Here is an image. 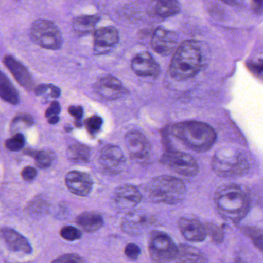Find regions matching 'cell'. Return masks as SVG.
I'll use <instances>...</instances> for the list:
<instances>
[{
  "instance_id": "obj_1",
  "label": "cell",
  "mask_w": 263,
  "mask_h": 263,
  "mask_svg": "<svg viewBox=\"0 0 263 263\" xmlns=\"http://www.w3.org/2000/svg\"><path fill=\"white\" fill-rule=\"evenodd\" d=\"M202 53L197 42L188 40L176 49L170 64L169 72L177 80L195 77L201 70Z\"/></svg>"
},
{
  "instance_id": "obj_2",
  "label": "cell",
  "mask_w": 263,
  "mask_h": 263,
  "mask_svg": "<svg viewBox=\"0 0 263 263\" xmlns=\"http://www.w3.org/2000/svg\"><path fill=\"white\" fill-rule=\"evenodd\" d=\"M171 133L185 146L199 153L209 150L216 141L214 129L209 125L201 122L179 123L173 126Z\"/></svg>"
},
{
  "instance_id": "obj_3",
  "label": "cell",
  "mask_w": 263,
  "mask_h": 263,
  "mask_svg": "<svg viewBox=\"0 0 263 263\" xmlns=\"http://www.w3.org/2000/svg\"><path fill=\"white\" fill-rule=\"evenodd\" d=\"M215 203L221 216L233 222H239L249 211L250 202L246 193L236 185L219 189L215 196Z\"/></svg>"
},
{
  "instance_id": "obj_4",
  "label": "cell",
  "mask_w": 263,
  "mask_h": 263,
  "mask_svg": "<svg viewBox=\"0 0 263 263\" xmlns=\"http://www.w3.org/2000/svg\"><path fill=\"white\" fill-rule=\"evenodd\" d=\"M147 197L155 203L177 204L185 199L186 188L174 176H161L153 179L145 190Z\"/></svg>"
},
{
  "instance_id": "obj_5",
  "label": "cell",
  "mask_w": 263,
  "mask_h": 263,
  "mask_svg": "<svg viewBox=\"0 0 263 263\" xmlns=\"http://www.w3.org/2000/svg\"><path fill=\"white\" fill-rule=\"evenodd\" d=\"M213 170L221 177H237L250 170V163L246 155L232 147L219 148L213 159Z\"/></svg>"
},
{
  "instance_id": "obj_6",
  "label": "cell",
  "mask_w": 263,
  "mask_h": 263,
  "mask_svg": "<svg viewBox=\"0 0 263 263\" xmlns=\"http://www.w3.org/2000/svg\"><path fill=\"white\" fill-rule=\"evenodd\" d=\"M29 33L32 41L43 49L57 50L63 46L61 32L50 20H36L32 23Z\"/></svg>"
},
{
  "instance_id": "obj_7",
  "label": "cell",
  "mask_w": 263,
  "mask_h": 263,
  "mask_svg": "<svg viewBox=\"0 0 263 263\" xmlns=\"http://www.w3.org/2000/svg\"><path fill=\"white\" fill-rule=\"evenodd\" d=\"M148 251L155 263H168L174 260L179 250L171 238L166 233L154 231L150 235Z\"/></svg>"
},
{
  "instance_id": "obj_8",
  "label": "cell",
  "mask_w": 263,
  "mask_h": 263,
  "mask_svg": "<svg viewBox=\"0 0 263 263\" xmlns=\"http://www.w3.org/2000/svg\"><path fill=\"white\" fill-rule=\"evenodd\" d=\"M162 162L176 173L187 177H194L199 173L196 159L182 152H167L162 156Z\"/></svg>"
},
{
  "instance_id": "obj_9",
  "label": "cell",
  "mask_w": 263,
  "mask_h": 263,
  "mask_svg": "<svg viewBox=\"0 0 263 263\" xmlns=\"http://www.w3.org/2000/svg\"><path fill=\"white\" fill-rule=\"evenodd\" d=\"M125 146L130 156L139 162L148 160L151 153V145L146 136L139 131H131L125 136Z\"/></svg>"
},
{
  "instance_id": "obj_10",
  "label": "cell",
  "mask_w": 263,
  "mask_h": 263,
  "mask_svg": "<svg viewBox=\"0 0 263 263\" xmlns=\"http://www.w3.org/2000/svg\"><path fill=\"white\" fill-rule=\"evenodd\" d=\"M154 217L149 213L142 210H134L124 217L121 230L127 234L137 236L149 228L150 226L154 223Z\"/></svg>"
},
{
  "instance_id": "obj_11",
  "label": "cell",
  "mask_w": 263,
  "mask_h": 263,
  "mask_svg": "<svg viewBox=\"0 0 263 263\" xmlns=\"http://www.w3.org/2000/svg\"><path fill=\"white\" fill-rule=\"evenodd\" d=\"M120 41L119 32L114 26H104L94 31V52L96 55L109 53Z\"/></svg>"
},
{
  "instance_id": "obj_12",
  "label": "cell",
  "mask_w": 263,
  "mask_h": 263,
  "mask_svg": "<svg viewBox=\"0 0 263 263\" xmlns=\"http://www.w3.org/2000/svg\"><path fill=\"white\" fill-rule=\"evenodd\" d=\"M99 162L105 172L111 174H117L123 170L126 159L118 146L108 145L102 148Z\"/></svg>"
},
{
  "instance_id": "obj_13",
  "label": "cell",
  "mask_w": 263,
  "mask_h": 263,
  "mask_svg": "<svg viewBox=\"0 0 263 263\" xmlns=\"http://www.w3.org/2000/svg\"><path fill=\"white\" fill-rule=\"evenodd\" d=\"M94 89L101 98L106 100H117L129 92L121 82L113 76H105L99 79Z\"/></svg>"
},
{
  "instance_id": "obj_14",
  "label": "cell",
  "mask_w": 263,
  "mask_h": 263,
  "mask_svg": "<svg viewBox=\"0 0 263 263\" xmlns=\"http://www.w3.org/2000/svg\"><path fill=\"white\" fill-rule=\"evenodd\" d=\"M178 43L177 34L163 27L155 29L151 38V47L159 55H168L176 50Z\"/></svg>"
},
{
  "instance_id": "obj_15",
  "label": "cell",
  "mask_w": 263,
  "mask_h": 263,
  "mask_svg": "<svg viewBox=\"0 0 263 263\" xmlns=\"http://www.w3.org/2000/svg\"><path fill=\"white\" fill-rule=\"evenodd\" d=\"M113 202L120 210H130L137 206L142 200V195L137 187L122 185L114 190Z\"/></svg>"
},
{
  "instance_id": "obj_16",
  "label": "cell",
  "mask_w": 263,
  "mask_h": 263,
  "mask_svg": "<svg viewBox=\"0 0 263 263\" xmlns=\"http://www.w3.org/2000/svg\"><path fill=\"white\" fill-rule=\"evenodd\" d=\"M131 69L136 75L156 78L160 74V66L154 57L148 52L137 54L131 60Z\"/></svg>"
},
{
  "instance_id": "obj_17",
  "label": "cell",
  "mask_w": 263,
  "mask_h": 263,
  "mask_svg": "<svg viewBox=\"0 0 263 263\" xmlns=\"http://www.w3.org/2000/svg\"><path fill=\"white\" fill-rule=\"evenodd\" d=\"M65 183L68 190L73 194L85 197L91 193L94 181L87 173L80 171H71L66 174Z\"/></svg>"
},
{
  "instance_id": "obj_18",
  "label": "cell",
  "mask_w": 263,
  "mask_h": 263,
  "mask_svg": "<svg viewBox=\"0 0 263 263\" xmlns=\"http://www.w3.org/2000/svg\"><path fill=\"white\" fill-rule=\"evenodd\" d=\"M3 63L22 87L28 91L34 89V81L32 76L28 69L16 59L12 55H6L3 59Z\"/></svg>"
},
{
  "instance_id": "obj_19",
  "label": "cell",
  "mask_w": 263,
  "mask_h": 263,
  "mask_svg": "<svg viewBox=\"0 0 263 263\" xmlns=\"http://www.w3.org/2000/svg\"><path fill=\"white\" fill-rule=\"evenodd\" d=\"M179 227L182 236L190 242H201L206 237L205 227L197 219L182 218L179 220Z\"/></svg>"
},
{
  "instance_id": "obj_20",
  "label": "cell",
  "mask_w": 263,
  "mask_h": 263,
  "mask_svg": "<svg viewBox=\"0 0 263 263\" xmlns=\"http://www.w3.org/2000/svg\"><path fill=\"white\" fill-rule=\"evenodd\" d=\"M1 235L8 248L12 251L22 252L26 254L32 253V246L29 241L13 229L8 227L2 228Z\"/></svg>"
},
{
  "instance_id": "obj_21",
  "label": "cell",
  "mask_w": 263,
  "mask_h": 263,
  "mask_svg": "<svg viewBox=\"0 0 263 263\" xmlns=\"http://www.w3.org/2000/svg\"><path fill=\"white\" fill-rule=\"evenodd\" d=\"M77 225L86 233H94L103 227V219L95 212H84L76 219Z\"/></svg>"
},
{
  "instance_id": "obj_22",
  "label": "cell",
  "mask_w": 263,
  "mask_h": 263,
  "mask_svg": "<svg viewBox=\"0 0 263 263\" xmlns=\"http://www.w3.org/2000/svg\"><path fill=\"white\" fill-rule=\"evenodd\" d=\"M99 20L100 17L97 15H80L73 20V29L80 36L88 35L94 32Z\"/></svg>"
},
{
  "instance_id": "obj_23",
  "label": "cell",
  "mask_w": 263,
  "mask_h": 263,
  "mask_svg": "<svg viewBox=\"0 0 263 263\" xmlns=\"http://www.w3.org/2000/svg\"><path fill=\"white\" fill-rule=\"evenodd\" d=\"M0 96L4 101L10 104L17 105L20 103L18 92L3 72L0 76Z\"/></svg>"
},
{
  "instance_id": "obj_24",
  "label": "cell",
  "mask_w": 263,
  "mask_h": 263,
  "mask_svg": "<svg viewBox=\"0 0 263 263\" xmlns=\"http://www.w3.org/2000/svg\"><path fill=\"white\" fill-rule=\"evenodd\" d=\"M66 156L69 161L76 163L88 162L91 156V150L83 144H73L67 148Z\"/></svg>"
},
{
  "instance_id": "obj_25",
  "label": "cell",
  "mask_w": 263,
  "mask_h": 263,
  "mask_svg": "<svg viewBox=\"0 0 263 263\" xmlns=\"http://www.w3.org/2000/svg\"><path fill=\"white\" fill-rule=\"evenodd\" d=\"M155 12L159 16L168 18L180 12V6L177 0H159L156 4Z\"/></svg>"
},
{
  "instance_id": "obj_26",
  "label": "cell",
  "mask_w": 263,
  "mask_h": 263,
  "mask_svg": "<svg viewBox=\"0 0 263 263\" xmlns=\"http://www.w3.org/2000/svg\"><path fill=\"white\" fill-rule=\"evenodd\" d=\"M29 155L35 159L36 164L40 168H49L54 161V153L51 151H31Z\"/></svg>"
},
{
  "instance_id": "obj_27",
  "label": "cell",
  "mask_w": 263,
  "mask_h": 263,
  "mask_svg": "<svg viewBox=\"0 0 263 263\" xmlns=\"http://www.w3.org/2000/svg\"><path fill=\"white\" fill-rule=\"evenodd\" d=\"M25 138L21 133H16L12 137L9 138L6 141V148L9 151L17 152L21 150L24 147Z\"/></svg>"
},
{
  "instance_id": "obj_28",
  "label": "cell",
  "mask_w": 263,
  "mask_h": 263,
  "mask_svg": "<svg viewBox=\"0 0 263 263\" xmlns=\"http://www.w3.org/2000/svg\"><path fill=\"white\" fill-rule=\"evenodd\" d=\"M60 235L65 240L73 242L78 240L82 237V233L80 230L72 227V226H66L60 230Z\"/></svg>"
},
{
  "instance_id": "obj_29",
  "label": "cell",
  "mask_w": 263,
  "mask_h": 263,
  "mask_svg": "<svg viewBox=\"0 0 263 263\" xmlns=\"http://www.w3.org/2000/svg\"><path fill=\"white\" fill-rule=\"evenodd\" d=\"M102 125L103 120L98 116H93L85 121L86 130L92 136H95L100 132Z\"/></svg>"
},
{
  "instance_id": "obj_30",
  "label": "cell",
  "mask_w": 263,
  "mask_h": 263,
  "mask_svg": "<svg viewBox=\"0 0 263 263\" xmlns=\"http://www.w3.org/2000/svg\"><path fill=\"white\" fill-rule=\"evenodd\" d=\"M52 263H85L83 258L74 253H67L59 256Z\"/></svg>"
},
{
  "instance_id": "obj_31",
  "label": "cell",
  "mask_w": 263,
  "mask_h": 263,
  "mask_svg": "<svg viewBox=\"0 0 263 263\" xmlns=\"http://www.w3.org/2000/svg\"><path fill=\"white\" fill-rule=\"evenodd\" d=\"M125 254L131 260H136L141 254L140 247L135 243H128L125 247Z\"/></svg>"
},
{
  "instance_id": "obj_32",
  "label": "cell",
  "mask_w": 263,
  "mask_h": 263,
  "mask_svg": "<svg viewBox=\"0 0 263 263\" xmlns=\"http://www.w3.org/2000/svg\"><path fill=\"white\" fill-rule=\"evenodd\" d=\"M68 112L73 117L76 119V126H78V127L81 126V119L83 115V107L80 106H71L68 108Z\"/></svg>"
},
{
  "instance_id": "obj_33",
  "label": "cell",
  "mask_w": 263,
  "mask_h": 263,
  "mask_svg": "<svg viewBox=\"0 0 263 263\" xmlns=\"http://www.w3.org/2000/svg\"><path fill=\"white\" fill-rule=\"evenodd\" d=\"M207 235H209L214 240L220 242L223 239V233L221 231L220 229L215 225H208L205 227Z\"/></svg>"
},
{
  "instance_id": "obj_34",
  "label": "cell",
  "mask_w": 263,
  "mask_h": 263,
  "mask_svg": "<svg viewBox=\"0 0 263 263\" xmlns=\"http://www.w3.org/2000/svg\"><path fill=\"white\" fill-rule=\"evenodd\" d=\"M23 123L26 126H31L34 123L33 118L29 114H20L13 119L12 121V126H15L16 125Z\"/></svg>"
},
{
  "instance_id": "obj_35",
  "label": "cell",
  "mask_w": 263,
  "mask_h": 263,
  "mask_svg": "<svg viewBox=\"0 0 263 263\" xmlns=\"http://www.w3.org/2000/svg\"><path fill=\"white\" fill-rule=\"evenodd\" d=\"M250 236L254 242L255 245L263 251V230H250Z\"/></svg>"
},
{
  "instance_id": "obj_36",
  "label": "cell",
  "mask_w": 263,
  "mask_h": 263,
  "mask_svg": "<svg viewBox=\"0 0 263 263\" xmlns=\"http://www.w3.org/2000/svg\"><path fill=\"white\" fill-rule=\"evenodd\" d=\"M37 174V170L30 166L25 167L21 172L22 178L26 182H31L33 180Z\"/></svg>"
},
{
  "instance_id": "obj_37",
  "label": "cell",
  "mask_w": 263,
  "mask_h": 263,
  "mask_svg": "<svg viewBox=\"0 0 263 263\" xmlns=\"http://www.w3.org/2000/svg\"><path fill=\"white\" fill-rule=\"evenodd\" d=\"M61 108H60V103L57 101L52 102L49 107L46 109V112H45V116L46 118L49 119L52 117H55V116H58L60 114Z\"/></svg>"
},
{
  "instance_id": "obj_38",
  "label": "cell",
  "mask_w": 263,
  "mask_h": 263,
  "mask_svg": "<svg viewBox=\"0 0 263 263\" xmlns=\"http://www.w3.org/2000/svg\"><path fill=\"white\" fill-rule=\"evenodd\" d=\"M50 89V85H40L35 89V93L37 96L43 95L46 93Z\"/></svg>"
},
{
  "instance_id": "obj_39",
  "label": "cell",
  "mask_w": 263,
  "mask_h": 263,
  "mask_svg": "<svg viewBox=\"0 0 263 263\" xmlns=\"http://www.w3.org/2000/svg\"><path fill=\"white\" fill-rule=\"evenodd\" d=\"M253 2L256 10H262L263 9V0H253Z\"/></svg>"
},
{
  "instance_id": "obj_40",
  "label": "cell",
  "mask_w": 263,
  "mask_h": 263,
  "mask_svg": "<svg viewBox=\"0 0 263 263\" xmlns=\"http://www.w3.org/2000/svg\"><path fill=\"white\" fill-rule=\"evenodd\" d=\"M59 120H60V118H59L58 116H55V117H52L51 118L48 119V122L52 125L58 123Z\"/></svg>"
},
{
  "instance_id": "obj_41",
  "label": "cell",
  "mask_w": 263,
  "mask_h": 263,
  "mask_svg": "<svg viewBox=\"0 0 263 263\" xmlns=\"http://www.w3.org/2000/svg\"><path fill=\"white\" fill-rule=\"evenodd\" d=\"M222 1L229 5H235L238 3V0H222Z\"/></svg>"
}]
</instances>
